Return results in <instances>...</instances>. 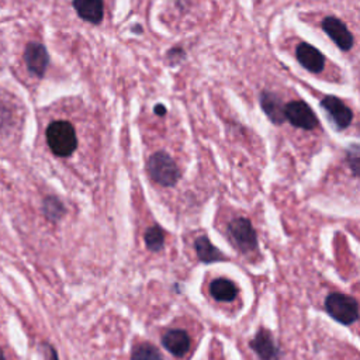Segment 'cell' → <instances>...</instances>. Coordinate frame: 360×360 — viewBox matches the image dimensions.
<instances>
[{
  "label": "cell",
  "mask_w": 360,
  "mask_h": 360,
  "mask_svg": "<svg viewBox=\"0 0 360 360\" xmlns=\"http://www.w3.org/2000/svg\"><path fill=\"white\" fill-rule=\"evenodd\" d=\"M46 142L56 156H70L77 148L76 131L68 121H53L46 128Z\"/></svg>",
  "instance_id": "cell-1"
},
{
  "label": "cell",
  "mask_w": 360,
  "mask_h": 360,
  "mask_svg": "<svg viewBox=\"0 0 360 360\" xmlns=\"http://www.w3.org/2000/svg\"><path fill=\"white\" fill-rule=\"evenodd\" d=\"M322 30L329 35V38L342 49L350 51L353 46V35L343 21L333 15H328L322 21Z\"/></svg>",
  "instance_id": "cell-7"
},
{
  "label": "cell",
  "mask_w": 360,
  "mask_h": 360,
  "mask_svg": "<svg viewBox=\"0 0 360 360\" xmlns=\"http://www.w3.org/2000/svg\"><path fill=\"white\" fill-rule=\"evenodd\" d=\"M48 350H49V354H51V360H58V354H56L55 349L51 347V346H48Z\"/></svg>",
  "instance_id": "cell-22"
},
{
  "label": "cell",
  "mask_w": 360,
  "mask_h": 360,
  "mask_svg": "<svg viewBox=\"0 0 360 360\" xmlns=\"http://www.w3.org/2000/svg\"><path fill=\"white\" fill-rule=\"evenodd\" d=\"M295 56H297L300 65L304 69L309 70L311 73H319L325 68V58H323V55L315 46H312L311 44L301 42L297 46Z\"/></svg>",
  "instance_id": "cell-9"
},
{
  "label": "cell",
  "mask_w": 360,
  "mask_h": 360,
  "mask_svg": "<svg viewBox=\"0 0 360 360\" xmlns=\"http://www.w3.org/2000/svg\"><path fill=\"white\" fill-rule=\"evenodd\" d=\"M228 233L232 242L245 253L257 248L256 232L248 218H235L228 225Z\"/></svg>",
  "instance_id": "cell-4"
},
{
  "label": "cell",
  "mask_w": 360,
  "mask_h": 360,
  "mask_svg": "<svg viewBox=\"0 0 360 360\" xmlns=\"http://www.w3.org/2000/svg\"><path fill=\"white\" fill-rule=\"evenodd\" d=\"M167 58H169L170 62L177 63V62H180V60L184 58V51H183L181 48H173V49L169 51Z\"/></svg>",
  "instance_id": "cell-20"
},
{
  "label": "cell",
  "mask_w": 360,
  "mask_h": 360,
  "mask_svg": "<svg viewBox=\"0 0 360 360\" xmlns=\"http://www.w3.org/2000/svg\"><path fill=\"white\" fill-rule=\"evenodd\" d=\"M325 309L333 319L343 325H352L359 318L357 301L340 292H332L326 297Z\"/></svg>",
  "instance_id": "cell-3"
},
{
  "label": "cell",
  "mask_w": 360,
  "mask_h": 360,
  "mask_svg": "<svg viewBox=\"0 0 360 360\" xmlns=\"http://www.w3.org/2000/svg\"><path fill=\"white\" fill-rule=\"evenodd\" d=\"M321 107L329 115L333 127L338 131H342L352 124L353 112L340 98H338L335 96H326L322 98Z\"/></svg>",
  "instance_id": "cell-6"
},
{
  "label": "cell",
  "mask_w": 360,
  "mask_h": 360,
  "mask_svg": "<svg viewBox=\"0 0 360 360\" xmlns=\"http://www.w3.org/2000/svg\"><path fill=\"white\" fill-rule=\"evenodd\" d=\"M77 15L91 24H98L104 15L103 0H73Z\"/></svg>",
  "instance_id": "cell-12"
},
{
  "label": "cell",
  "mask_w": 360,
  "mask_h": 360,
  "mask_svg": "<svg viewBox=\"0 0 360 360\" xmlns=\"http://www.w3.org/2000/svg\"><path fill=\"white\" fill-rule=\"evenodd\" d=\"M146 167H148L149 176L163 187L174 186L180 177L179 167L173 160V158L162 150L153 153L149 158Z\"/></svg>",
  "instance_id": "cell-2"
},
{
  "label": "cell",
  "mask_w": 360,
  "mask_h": 360,
  "mask_svg": "<svg viewBox=\"0 0 360 360\" xmlns=\"http://www.w3.org/2000/svg\"><path fill=\"white\" fill-rule=\"evenodd\" d=\"M42 211L45 214V217L49 219V221H59L66 210H65V205L63 202L58 198V197H53V195H49L42 202Z\"/></svg>",
  "instance_id": "cell-16"
},
{
  "label": "cell",
  "mask_w": 360,
  "mask_h": 360,
  "mask_svg": "<svg viewBox=\"0 0 360 360\" xmlns=\"http://www.w3.org/2000/svg\"><path fill=\"white\" fill-rule=\"evenodd\" d=\"M347 162L353 170V174L357 176L359 174V146L357 145H352L347 149Z\"/></svg>",
  "instance_id": "cell-19"
},
{
  "label": "cell",
  "mask_w": 360,
  "mask_h": 360,
  "mask_svg": "<svg viewBox=\"0 0 360 360\" xmlns=\"http://www.w3.org/2000/svg\"><path fill=\"white\" fill-rule=\"evenodd\" d=\"M210 292L214 300L221 301V302H229V301L235 300L238 290H236V285L231 280L218 277L211 281Z\"/></svg>",
  "instance_id": "cell-14"
},
{
  "label": "cell",
  "mask_w": 360,
  "mask_h": 360,
  "mask_svg": "<svg viewBox=\"0 0 360 360\" xmlns=\"http://www.w3.org/2000/svg\"><path fill=\"white\" fill-rule=\"evenodd\" d=\"M259 101H260L262 110L264 111V114L269 117V120L273 124L278 125L285 121L284 104L277 94H274L271 91H262Z\"/></svg>",
  "instance_id": "cell-11"
},
{
  "label": "cell",
  "mask_w": 360,
  "mask_h": 360,
  "mask_svg": "<svg viewBox=\"0 0 360 360\" xmlns=\"http://www.w3.org/2000/svg\"><path fill=\"white\" fill-rule=\"evenodd\" d=\"M285 120L297 128L314 129L318 127V118L311 110V107L304 101H291L284 105Z\"/></svg>",
  "instance_id": "cell-5"
},
{
  "label": "cell",
  "mask_w": 360,
  "mask_h": 360,
  "mask_svg": "<svg viewBox=\"0 0 360 360\" xmlns=\"http://www.w3.org/2000/svg\"><path fill=\"white\" fill-rule=\"evenodd\" d=\"M143 238H145L146 248L149 250H152V252L160 250L163 248V245H165V232L158 225H153V226L148 228Z\"/></svg>",
  "instance_id": "cell-17"
},
{
  "label": "cell",
  "mask_w": 360,
  "mask_h": 360,
  "mask_svg": "<svg viewBox=\"0 0 360 360\" xmlns=\"http://www.w3.org/2000/svg\"><path fill=\"white\" fill-rule=\"evenodd\" d=\"M153 111H155V114H158V115H160V117H163V115L166 114V108H165L163 104H156L155 108H153Z\"/></svg>",
  "instance_id": "cell-21"
},
{
  "label": "cell",
  "mask_w": 360,
  "mask_h": 360,
  "mask_svg": "<svg viewBox=\"0 0 360 360\" xmlns=\"http://www.w3.org/2000/svg\"><path fill=\"white\" fill-rule=\"evenodd\" d=\"M194 246H195L197 256L202 263H212V262H219L225 259L222 252L217 249L207 236H198L194 242Z\"/></svg>",
  "instance_id": "cell-15"
},
{
  "label": "cell",
  "mask_w": 360,
  "mask_h": 360,
  "mask_svg": "<svg viewBox=\"0 0 360 360\" xmlns=\"http://www.w3.org/2000/svg\"><path fill=\"white\" fill-rule=\"evenodd\" d=\"M162 345L173 356H184L190 349V338L181 329H172L163 335Z\"/></svg>",
  "instance_id": "cell-13"
},
{
  "label": "cell",
  "mask_w": 360,
  "mask_h": 360,
  "mask_svg": "<svg viewBox=\"0 0 360 360\" xmlns=\"http://www.w3.org/2000/svg\"><path fill=\"white\" fill-rule=\"evenodd\" d=\"M24 60L28 70L37 77H42L49 65L46 48L39 42H28L24 51Z\"/></svg>",
  "instance_id": "cell-8"
},
{
  "label": "cell",
  "mask_w": 360,
  "mask_h": 360,
  "mask_svg": "<svg viewBox=\"0 0 360 360\" xmlns=\"http://www.w3.org/2000/svg\"><path fill=\"white\" fill-rule=\"evenodd\" d=\"M0 360H6V357H4V353H3V350L0 349Z\"/></svg>",
  "instance_id": "cell-23"
},
{
  "label": "cell",
  "mask_w": 360,
  "mask_h": 360,
  "mask_svg": "<svg viewBox=\"0 0 360 360\" xmlns=\"http://www.w3.org/2000/svg\"><path fill=\"white\" fill-rule=\"evenodd\" d=\"M131 360H163V357L153 345L141 343L132 350Z\"/></svg>",
  "instance_id": "cell-18"
},
{
  "label": "cell",
  "mask_w": 360,
  "mask_h": 360,
  "mask_svg": "<svg viewBox=\"0 0 360 360\" xmlns=\"http://www.w3.org/2000/svg\"><path fill=\"white\" fill-rule=\"evenodd\" d=\"M250 347L260 357V360H278L280 350L274 343L271 335L262 329L256 333L253 340H250Z\"/></svg>",
  "instance_id": "cell-10"
}]
</instances>
